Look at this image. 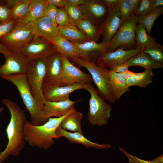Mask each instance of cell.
I'll list each match as a JSON object with an SVG mask.
<instances>
[{"mask_svg": "<svg viewBox=\"0 0 163 163\" xmlns=\"http://www.w3.org/2000/svg\"><path fill=\"white\" fill-rule=\"evenodd\" d=\"M2 102L9 110L11 117L6 129L8 144L0 153V163L10 155H18L24 148V126L27 121L24 110L16 103L8 98H4Z\"/></svg>", "mask_w": 163, "mask_h": 163, "instance_id": "1", "label": "cell"}, {"mask_svg": "<svg viewBox=\"0 0 163 163\" xmlns=\"http://www.w3.org/2000/svg\"><path fill=\"white\" fill-rule=\"evenodd\" d=\"M68 113L62 117L50 118L46 122L40 126L34 125L27 121L24 129L26 142L32 148L45 150L50 148L55 142L54 139L56 129Z\"/></svg>", "mask_w": 163, "mask_h": 163, "instance_id": "2", "label": "cell"}, {"mask_svg": "<svg viewBox=\"0 0 163 163\" xmlns=\"http://www.w3.org/2000/svg\"><path fill=\"white\" fill-rule=\"evenodd\" d=\"M69 60L78 66L85 68L96 85L99 95L105 101L114 104L116 101L112 91L108 76V69L99 66L95 62L90 61L80 57H67Z\"/></svg>", "mask_w": 163, "mask_h": 163, "instance_id": "3", "label": "cell"}, {"mask_svg": "<svg viewBox=\"0 0 163 163\" xmlns=\"http://www.w3.org/2000/svg\"><path fill=\"white\" fill-rule=\"evenodd\" d=\"M17 88L24 105L30 116V122L37 126L42 125L47 121L41 117L42 111L34 97L27 79L25 74H17L2 77Z\"/></svg>", "mask_w": 163, "mask_h": 163, "instance_id": "4", "label": "cell"}, {"mask_svg": "<svg viewBox=\"0 0 163 163\" xmlns=\"http://www.w3.org/2000/svg\"><path fill=\"white\" fill-rule=\"evenodd\" d=\"M85 90L90 94L88 120L93 126H102L108 123L112 107L98 94L91 83L86 84Z\"/></svg>", "mask_w": 163, "mask_h": 163, "instance_id": "5", "label": "cell"}, {"mask_svg": "<svg viewBox=\"0 0 163 163\" xmlns=\"http://www.w3.org/2000/svg\"><path fill=\"white\" fill-rule=\"evenodd\" d=\"M46 59L38 58L31 60L25 74L31 93L42 111L45 100L42 88L46 72Z\"/></svg>", "mask_w": 163, "mask_h": 163, "instance_id": "6", "label": "cell"}, {"mask_svg": "<svg viewBox=\"0 0 163 163\" xmlns=\"http://www.w3.org/2000/svg\"><path fill=\"white\" fill-rule=\"evenodd\" d=\"M137 21L138 18L133 13L129 18L123 23L119 30L106 44L107 52L119 48L129 49L136 46L135 28Z\"/></svg>", "mask_w": 163, "mask_h": 163, "instance_id": "7", "label": "cell"}, {"mask_svg": "<svg viewBox=\"0 0 163 163\" xmlns=\"http://www.w3.org/2000/svg\"><path fill=\"white\" fill-rule=\"evenodd\" d=\"M32 23H15L13 30L2 37L0 43L9 50H19L28 43L34 36Z\"/></svg>", "mask_w": 163, "mask_h": 163, "instance_id": "8", "label": "cell"}, {"mask_svg": "<svg viewBox=\"0 0 163 163\" xmlns=\"http://www.w3.org/2000/svg\"><path fill=\"white\" fill-rule=\"evenodd\" d=\"M4 56L5 61L0 66V77L26 74L31 61L19 50H9Z\"/></svg>", "mask_w": 163, "mask_h": 163, "instance_id": "9", "label": "cell"}, {"mask_svg": "<svg viewBox=\"0 0 163 163\" xmlns=\"http://www.w3.org/2000/svg\"><path fill=\"white\" fill-rule=\"evenodd\" d=\"M19 50L30 61L38 58L47 59L56 51L53 43L35 36L28 43Z\"/></svg>", "mask_w": 163, "mask_h": 163, "instance_id": "10", "label": "cell"}, {"mask_svg": "<svg viewBox=\"0 0 163 163\" xmlns=\"http://www.w3.org/2000/svg\"><path fill=\"white\" fill-rule=\"evenodd\" d=\"M144 49L137 46L129 49L119 48L106 52L96 60L95 63L99 66L110 70L116 65L126 62Z\"/></svg>", "mask_w": 163, "mask_h": 163, "instance_id": "11", "label": "cell"}, {"mask_svg": "<svg viewBox=\"0 0 163 163\" xmlns=\"http://www.w3.org/2000/svg\"><path fill=\"white\" fill-rule=\"evenodd\" d=\"M62 55L63 70L59 85L66 86L79 83L86 84L93 82L90 74L75 66L66 56Z\"/></svg>", "mask_w": 163, "mask_h": 163, "instance_id": "12", "label": "cell"}, {"mask_svg": "<svg viewBox=\"0 0 163 163\" xmlns=\"http://www.w3.org/2000/svg\"><path fill=\"white\" fill-rule=\"evenodd\" d=\"M86 84H76L66 86L43 84L42 92L45 100L52 102L63 101L69 98L72 92L79 89H85Z\"/></svg>", "mask_w": 163, "mask_h": 163, "instance_id": "13", "label": "cell"}, {"mask_svg": "<svg viewBox=\"0 0 163 163\" xmlns=\"http://www.w3.org/2000/svg\"><path fill=\"white\" fill-rule=\"evenodd\" d=\"M80 7L84 18L98 27L104 21L108 12V7L101 0H86Z\"/></svg>", "mask_w": 163, "mask_h": 163, "instance_id": "14", "label": "cell"}, {"mask_svg": "<svg viewBox=\"0 0 163 163\" xmlns=\"http://www.w3.org/2000/svg\"><path fill=\"white\" fill-rule=\"evenodd\" d=\"M118 4L113 8L108 9L106 18L98 27L102 37L101 42L105 45L107 44L115 35L123 23L119 12Z\"/></svg>", "mask_w": 163, "mask_h": 163, "instance_id": "15", "label": "cell"}, {"mask_svg": "<svg viewBox=\"0 0 163 163\" xmlns=\"http://www.w3.org/2000/svg\"><path fill=\"white\" fill-rule=\"evenodd\" d=\"M63 70L62 55L56 51L46 59V72L43 85H59Z\"/></svg>", "mask_w": 163, "mask_h": 163, "instance_id": "16", "label": "cell"}, {"mask_svg": "<svg viewBox=\"0 0 163 163\" xmlns=\"http://www.w3.org/2000/svg\"><path fill=\"white\" fill-rule=\"evenodd\" d=\"M81 100L80 99L73 101L69 98L63 101L52 102L44 100L41 113L42 118L47 121L49 118L52 117H62L69 111L76 103Z\"/></svg>", "mask_w": 163, "mask_h": 163, "instance_id": "17", "label": "cell"}, {"mask_svg": "<svg viewBox=\"0 0 163 163\" xmlns=\"http://www.w3.org/2000/svg\"><path fill=\"white\" fill-rule=\"evenodd\" d=\"M34 36L54 43L59 35L58 26L47 17H42L33 22Z\"/></svg>", "mask_w": 163, "mask_h": 163, "instance_id": "18", "label": "cell"}, {"mask_svg": "<svg viewBox=\"0 0 163 163\" xmlns=\"http://www.w3.org/2000/svg\"><path fill=\"white\" fill-rule=\"evenodd\" d=\"M77 49L80 57L94 62L107 52L106 45L88 41L82 43H73Z\"/></svg>", "mask_w": 163, "mask_h": 163, "instance_id": "19", "label": "cell"}, {"mask_svg": "<svg viewBox=\"0 0 163 163\" xmlns=\"http://www.w3.org/2000/svg\"><path fill=\"white\" fill-rule=\"evenodd\" d=\"M55 135V139H56L64 137L71 143L82 144L86 148L108 149L111 147L110 144H100L90 141L84 136L82 132L68 131L59 126L56 130Z\"/></svg>", "mask_w": 163, "mask_h": 163, "instance_id": "20", "label": "cell"}, {"mask_svg": "<svg viewBox=\"0 0 163 163\" xmlns=\"http://www.w3.org/2000/svg\"><path fill=\"white\" fill-rule=\"evenodd\" d=\"M48 4V0H32L27 15L23 18L15 20L16 23L25 24L33 22L45 16V8Z\"/></svg>", "mask_w": 163, "mask_h": 163, "instance_id": "21", "label": "cell"}, {"mask_svg": "<svg viewBox=\"0 0 163 163\" xmlns=\"http://www.w3.org/2000/svg\"><path fill=\"white\" fill-rule=\"evenodd\" d=\"M110 84L114 99L116 101L130 90L127 85L126 79L123 74L116 73L108 70Z\"/></svg>", "mask_w": 163, "mask_h": 163, "instance_id": "22", "label": "cell"}, {"mask_svg": "<svg viewBox=\"0 0 163 163\" xmlns=\"http://www.w3.org/2000/svg\"><path fill=\"white\" fill-rule=\"evenodd\" d=\"M83 116L82 113L76 110L74 106L61 121L59 126L68 131L82 132L81 122Z\"/></svg>", "mask_w": 163, "mask_h": 163, "instance_id": "23", "label": "cell"}, {"mask_svg": "<svg viewBox=\"0 0 163 163\" xmlns=\"http://www.w3.org/2000/svg\"><path fill=\"white\" fill-rule=\"evenodd\" d=\"M125 63L129 67L139 66L145 69L152 70L163 67V64L154 60L143 51L132 57Z\"/></svg>", "mask_w": 163, "mask_h": 163, "instance_id": "24", "label": "cell"}, {"mask_svg": "<svg viewBox=\"0 0 163 163\" xmlns=\"http://www.w3.org/2000/svg\"><path fill=\"white\" fill-rule=\"evenodd\" d=\"M75 26L88 41L97 42L101 35L98 27L85 18L78 22Z\"/></svg>", "mask_w": 163, "mask_h": 163, "instance_id": "25", "label": "cell"}, {"mask_svg": "<svg viewBox=\"0 0 163 163\" xmlns=\"http://www.w3.org/2000/svg\"><path fill=\"white\" fill-rule=\"evenodd\" d=\"M59 34L70 42L82 43L88 41L75 25L70 24L66 27L58 26Z\"/></svg>", "mask_w": 163, "mask_h": 163, "instance_id": "26", "label": "cell"}, {"mask_svg": "<svg viewBox=\"0 0 163 163\" xmlns=\"http://www.w3.org/2000/svg\"><path fill=\"white\" fill-rule=\"evenodd\" d=\"M53 44L56 51L62 55L66 57L80 56L78 50L75 45L59 34Z\"/></svg>", "mask_w": 163, "mask_h": 163, "instance_id": "27", "label": "cell"}, {"mask_svg": "<svg viewBox=\"0 0 163 163\" xmlns=\"http://www.w3.org/2000/svg\"><path fill=\"white\" fill-rule=\"evenodd\" d=\"M153 76L152 70L145 69L142 72L136 73L133 78L126 80V84L129 87L136 86L145 88L152 82Z\"/></svg>", "mask_w": 163, "mask_h": 163, "instance_id": "28", "label": "cell"}, {"mask_svg": "<svg viewBox=\"0 0 163 163\" xmlns=\"http://www.w3.org/2000/svg\"><path fill=\"white\" fill-rule=\"evenodd\" d=\"M135 39L136 46L145 48L156 41L147 33L145 28L142 24L138 23L135 28Z\"/></svg>", "mask_w": 163, "mask_h": 163, "instance_id": "29", "label": "cell"}, {"mask_svg": "<svg viewBox=\"0 0 163 163\" xmlns=\"http://www.w3.org/2000/svg\"><path fill=\"white\" fill-rule=\"evenodd\" d=\"M163 13V6L160 7L150 13L138 18L137 23L143 25L148 34L151 35L152 27L155 21Z\"/></svg>", "mask_w": 163, "mask_h": 163, "instance_id": "30", "label": "cell"}, {"mask_svg": "<svg viewBox=\"0 0 163 163\" xmlns=\"http://www.w3.org/2000/svg\"><path fill=\"white\" fill-rule=\"evenodd\" d=\"M32 0H20L11 9V19L17 20L26 16L28 14Z\"/></svg>", "mask_w": 163, "mask_h": 163, "instance_id": "31", "label": "cell"}, {"mask_svg": "<svg viewBox=\"0 0 163 163\" xmlns=\"http://www.w3.org/2000/svg\"><path fill=\"white\" fill-rule=\"evenodd\" d=\"M143 51L154 60L163 64V46L156 41L144 48Z\"/></svg>", "mask_w": 163, "mask_h": 163, "instance_id": "32", "label": "cell"}, {"mask_svg": "<svg viewBox=\"0 0 163 163\" xmlns=\"http://www.w3.org/2000/svg\"><path fill=\"white\" fill-rule=\"evenodd\" d=\"M64 8L67 13L70 24L75 25L78 22L85 18L80 6L73 5L67 2Z\"/></svg>", "mask_w": 163, "mask_h": 163, "instance_id": "33", "label": "cell"}, {"mask_svg": "<svg viewBox=\"0 0 163 163\" xmlns=\"http://www.w3.org/2000/svg\"><path fill=\"white\" fill-rule=\"evenodd\" d=\"M154 0H140L138 8L134 13L138 18L144 16L155 11L153 8Z\"/></svg>", "mask_w": 163, "mask_h": 163, "instance_id": "34", "label": "cell"}, {"mask_svg": "<svg viewBox=\"0 0 163 163\" xmlns=\"http://www.w3.org/2000/svg\"><path fill=\"white\" fill-rule=\"evenodd\" d=\"M118 5L120 14L123 22L131 16L133 11L128 0H119Z\"/></svg>", "mask_w": 163, "mask_h": 163, "instance_id": "35", "label": "cell"}, {"mask_svg": "<svg viewBox=\"0 0 163 163\" xmlns=\"http://www.w3.org/2000/svg\"><path fill=\"white\" fill-rule=\"evenodd\" d=\"M120 150L124 153L129 160V162L133 163H163V155L150 161L143 160L132 155L128 152L123 148L120 147Z\"/></svg>", "mask_w": 163, "mask_h": 163, "instance_id": "36", "label": "cell"}, {"mask_svg": "<svg viewBox=\"0 0 163 163\" xmlns=\"http://www.w3.org/2000/svg\"><path fill=\"white\" fill-rule=\"evenodd\" d=\"M56 23L58 26L66 27L69 25L68 16L64 7L58 8L56 17Z\"/></svg>", "mask_w": 163, "mask_h": 163, "instance_id": "37", "label": "cell"}, {"mask_svg": "<svg viewBox=\"0 0 163 163\" xmlns=\"http://www.w3.org/2000/svg\"><path fill=\"white\" fill-rule=\"evenodd\" d=\"M15 20L11 19L0 24V40L11 31L15 26Z\"/></svg>", "mask_w": 163, "mask_h": 163, "instance_id": "38", "label": "cell"}, {"mask_svg": "<svg viewBox=\"0 0 163 163\" xmlns=\"http://www.w3.org/2000/svg\"><path fill=\"white\" fill-rule=\"evenodd\" d=\"M3 4L4 0H0V20L1 23L11 19V10Z\"/></svg>", "mask_w": 163, "mask_h": 163, "instance_id": "39", "label": "cell"}, {"mask_svg": "<svg viewBox=\"0 0 163 163\" xmlns=\"http://www.w3.org/2000/svg\"><path fill=\"white\" fill-rule=\"evenodd\" d=\"M58 9V8L54 5L49 3L45 8V16L47 17L56 25H57L56 23V17Z\"/></svg>", "mask_w": 163, "mask_h": 163, "instance_id": "40", "label": "cell"}, {"mask_svg": "<svg viewBox=\"0 0 163 163\" xmlns=\"http://www.w3.org/2000/svg\"><path fill=\"white\" fill-rule=\"evenodd\" d=\"M129 67L127 64L124 63L116 65L109 70L116 73L123 74L128 70Z\"/></svg>", "mask_w": 163, "mask_h": 163, "instance_id": "41", "label": "cell"}, {"mask_svg": "<svg viewBox=\"0 0 163 163\" xmlns=\"http://www.w3.org/2000/svg\"><path fill=\"white\" fill-rule=\"evenodd\" d=\"M49 4H52L59 8H63L67 3L66 0H48Z\"/></svg>", "mask_w": 163, "mask_h": 163, "instance_id": "42", "label": "cell"}, {"mask_svg": "<svg viewBox=\"0 0 163 163\" xmlns=\"http://www.w3.org/2000/svg\"><path fill=\"white\" fill-rule=\"evenodd\" d=\"M119 1V0H103L108 9L115 7L118 4Z\"/></svg>", "mask_w": 163, "mask_h": 163, "instance_id": "43", "label": "cell"}, {"mask_svg": "<svg viewBox=\"0 0 163 163\" xmlns=\"http://www.w3.org/2000/svg\"><path fill=\"white\" fill-rule=\"evenodd\" d=\"M131 8L133 12L134 13L137 10L140 2V0H128Z\"/></svg>", "mask_w": 163, "mask_h": 163, "instance_id": "44", "label": "cell"}, {"mask_svg": "<svg viewBox=\"0 0 163 163\" xmlns=\"http://www.w3.org/2000/svg\"><path fill=\"white\" fill-rule=\"evenodd\" d=\"M19 1L20 0H4V4L11 10Z\"/></svg>", "mask_w": 163, "mask_h": 163, "instance_id": "45", "label": "cell"}, {"mask_svg": "<svg viewBox=\"0 0 163 163\" xmlns=\"http://www.w3.org/2000/svg\"><path fill=\"white\" fill-rule=\"evenodd\" d=\"M86 0H66L67 2L75 6H80L84 4Z\"/></svg>", "mask_w": 163, "mask_h": 163, "instance_id": "46", "label": "cell"}, {"mask_svg": "<svg viewBox=\"0 0 163 163\" xmlns=\"http://www.w3.org/2000/svg\"><path fill=\"white\" fill-rule=\"evenodd\" d=\"M123 74L125 79L128 80L133 78L135 76L136 73L128 70Z\"/></svg>", "mask_w": 163, "mask_h": 163, "instance_id": "47", "label": "cell"}, {"mask_svg": "<svg viewBox=\"0 0 163 163\" xmlns=\"http://www.w3.org/2000/svg\"><path fill=\"white\" fill-rule=\"evenodd\" d=\"M163 0H154L153 4V8L154 10L159 7L163 6Z\"/></svg>", "mask_w": 163, "mask_h": 163, "instance_id": "48", "label": "cell"}, {"mask_svg": "<svg viewBox=\"0 0 163 163\" xmlns=\"http://www.w3.org/2000/svg\"><path fill=\"white\" fill-rule=\"evenodd\" d=\"M9 51V49L0 43V53L4 55L6 54Z\"/></svg>", "mask_w": 163, "mask_h": 163, "instance_id": "49", "label": "cell"}, {"mask_svg": "<svg viewBox=\"0 0 163 163\" xmlns=\"http://www.w3.org/2000/svg\"><path fill=\"white\" fill-rule=\"evenodd\" d=\"M3 107H0V113H1L3 110Z\"/></svg>", "mask_w": 163, "mask_h": 163, "instance_id": "50", "label": "cell"}, {"mask_svg": "<svg viewBox=\"0 0 163 163\" xmlns=\"http://www.w3.org/2000/svg\"><path fill=\"white\" fill-rule=\"evenodd\" d=\"M1 21L0 20V24H1Z\"/></svg>", "mask_w": 163, "mask_h": 163, "instance_id": "51", "label": "cell"}]
</instances>
